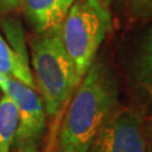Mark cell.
<instances>
[{"mask_svg":"<svg viewBox=\"0 0 152 152\" xmlns=\"http://www.w3.org/2000/svg\"><path fill=\"white\" fill-rule=\"evenodd\" d=\"M118 80L103 61H94L69 100L48 152H88L118 105Z\"/></svg>","mask_w":152,"mask_h":152,"instance_id":"6da1fadb","label":"cell"},{"mask_svg":"<svg viewBox=\"0 0 152 152\" xmlns=\"http://www.w3.org/2000/svg\"><path fill=\"white\" fill-rule=\"evenodd\" d=\"M29 61L36 89L43 102L46 115L52 122L50 147L65 108L81 80L65 50L61 28L37 33L31 43Z\"/></svg>","mask_w":152,"mask_h":152,"instance_id":"7a4b0ae2","label":"cell"},{"mask_svg":"<svg viewBox=\"0 0 152 152\" xmlns=\"http://www.w3.org/2000/svg\"><path fill=\"white\" fill-rule=\"evenodd\" d=\"M112 29V13L103 0H77L61 27L65 50L81 80Z\"/></svg>","mask_w":152,"mask_h":152,"instance_id":"3957f363","label":"cell"},{"mask_svg":"<svg viewBox=\"0 0 152 152\" xmlns=\"http://www.w3.org/2000/svg\"><path fill=\"white\" fill-rule=\"evenodd\" d=\"M0 91L8 96L18 110V129L14 147L39 146L46 131L47 115L41 95L36 89L8 75H0Z\"/></svg>","mask_w":152,"mask_h":152,"instance_id":"277c9868","label":"cell"},{"mask_svg":"<svg viewBox=\"0 0 152 152\" xmlns=\"http://www.w3.org/2000/svg\"><path fill=\"white\" fill-rule=\"evenodd\" d=\"M88 152H147L142 113L117 105Z\"/></svg>","mask_w":152,"mask_h":152,"instance_id":"5b68a950","label":"cell"},{"mask_svg":"<svg viewBox=\"0 0 152 152\" xmlns=\"http://www.w3.org/2000/svg\"><path fill=\"white\" fill-rule=\"evenodd\" d=\"M75 0H23L22 8L36 33H45L62 27Z\"/></svg>","mask_w":152,"mask_h":152,"instance_id":"8992f818","label":"cell"},{"mask_svg":"<svg viewBox=\"0 0 152 152\" xmlns=\"http://www.w3.org/2000/svg\"><path fill=\"white\" fill-rule=\"evenodd\" d=\"M0 75L12 76L23 84L36 89L32 70L22 64V61L14 53V51L10 48V46L1 34H0Z\"/></svg>","mask_w":152,"mask_h":152,"instance_id":"52a82bcc","label":"cell"},{"mask_svg":"<svg viewBox=\"0 0 152 152\" xmlns=\"http://www.w3.org/2000/svg\"><path fill=\"white\" fill-rule=\"evenodd\" d=\"M18 110L4 94L0 96V152H10L18 129Z\"/></svg>","mask_w":152,"mask_h":152,"instance_id":"ba28073f","label":"cell"},{"mask_svg":"<svg viewBox=\"0 0 152 152\" xmlns=\"http://www.w3.org/2000/svg\"><path fill=\"white\" fill-rule=\"evenodd\" d=\"M1 28L7 36V42L10 46V48L14 51V53L18 56V58L22 61V64L31 69L29 65V55H28L26 37L23 32L22 24L17 19L8 18L1 22Z\"/></svg>","mask_w":152,"mask_h":152,"instance_id":"9c48e42d","label":"cell"},{"mask_svg":"<svg viewBox=\"0 0 152 152\" xmlns=\"http://www.w3.org/2000/svg\"><path fill=\"white\" fill-rule=\"evenodd\" d=\"M137 77L138 81L152 93V24L148 28L137 58Z\"/></svg>","mask_w":152,"mask_h":152,"instance_id":"30bf717a","label":"cell"},{"mask_svg":"<svg viewBox=\"0 0 152 152\" xmlns=\"http://www.w3.org/2000/svg\"><path fill=\"white\" fill-rule=\"evenodd\" d=\"M128 15L134 22H145L152 17V0H127Z\"/></svg>","mask_w":152,"mask_h":152,"instance_id":"8fae6325","label":"cell"},{"mask_svg":"<svg viewBox=\"0 0 152 152\" xmlns=\"http://www.w3.org/2000/svg\"><path fill=\"white\" fill-rule=\"evenodd\" d=\"M23 0H0V13L7 14L22 8Z\"/></svg>","mask_w":152,"mask_h":152,"instance_id":"7c38bea8","label":"cell"},{"mask_svg":"<svg viewBox=\"0 0 152 152\" xmlns=\"http://www.w3.org/2000/svg\"><path fill=\"white\" fill-rule=\"evenodd\" d=\"M37 145H24V146H19V147H14L13 152H39Z\"/></svg>","mask_w":152,"mask_h":152,"instance_id":"4fadbf2b","label":"cell"},{"mask_svg":"<svg viewBox=\"0 0 152 152\" xmlns=\"http://www.w3.org/2000/svg\"><path fill=\"white\" fill-rule=\"evenodd\" d=\"M103 1L105 3L109 8H110V5H119V4L126 3L127 0H103Z\"/></svg>","mask_w":152,"mask_h":152,"instance_id":"5bb4252c","label":"cell"},{"mask_svg":"<svg viewBox=\"0 0 152 152\" xmlns=\"http://www.w3.org/2000/svg\"><path fill=\"white\" fill-rule=\"evenodd\" d=\"M0 96H1V93H0Z\"/></svg>","mask_w":152,"mask_h":152,"instance_id":"9a60e30c","label":"cell"}]
</instances>
